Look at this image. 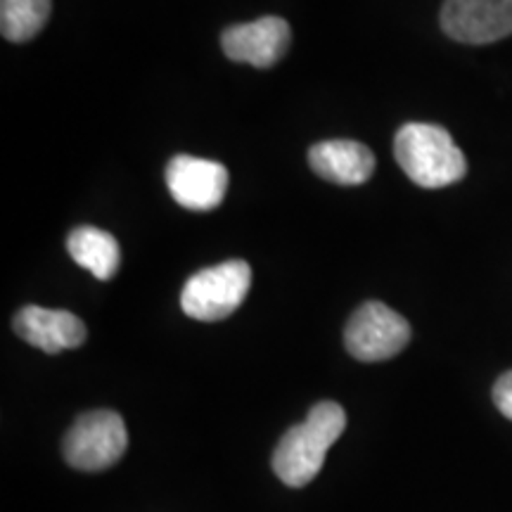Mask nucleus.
<instances>
[{
  "instance_id": "1",
  "label": "nucleus",
  "mask_w": 512,
  "mask_h": 512,
  "mask_svg": "<svg viewBox=\"0 0 512 512\" xmlns=\"http://www.w3.org/2000/svg\"><path fill=\"white\" fill-rule=\"evenodd\" d=\"M347 427V413L335 401H320L302 425H294L273 453V470L292 489H302L318 477L332 444Z\"/></svg>"
},
{
  "instance_id": "2",
  "label": "nucleus",
  "mask_w": 512,
  "mask_h": 512,
  "mask_svg": "<svg viewBox=\"0 0 512 512\" xmlns=\"http://www.w3.org/2000/svg\"><path fill=\"white\" fill-rule=\"evenodd\" d=\"M394 157L420 188H446L467 174V159L451 133L437 124H406L394 138Z\"/></svg>"
},
{
  "instance_id": "3",
  "label": "nucleus",
  "mask_w": 512,
  "mask_h": 512,
  "mask_svg": "<svg viewBox=\"0 0 512 512\" xmlns=\"http://www.w3.org/2000/svg\"><path fill=\"white\" fill-rule=\"evenodd\" d=\"M249 287H252V268L247 261H223L219 266L192 275L181 292V309L185 316L214 323L240 309Z\"/></svg>"
},
{
  "instance_id": "4",
  "label": "nucleus",
  "mask_w": 512,
  "mask_h": 512,
  "mask_svg": "<svg viewBox=\"0 0 512 512\" xmlns=\"http://www.w3.org/2000/svg\"><path fill=\"white\" fill-rule=\"evenodd\" d=\"M124 418L114 411L83 413L64 437V460L81 472H100L119 463L126 453Z\"/></svg>"
},
{
  "instance_id": "5",
  "label": "nucleus",
  "mask_w": 512,
  "mask_h": 512,
  "mask_svg": "<svg viewBox=\"0 0 512 512\" xmlns=\"http://www.w3.org/2000/svg\"><path fill=\"white\" fill-rule=\"evenodd\" d=\"M411 342L408 320L382 302H366L349 318L344 330L347 351L363 363L387 361Z\"/></svg>"
},
{
  "instance_id": "6",
  "label": "nucleus",
  "mask_w": 512,
  "mask_h": 512,
  "mask_svg": "<svg viewBox=\"0 0 512 512\" xmlns=\"http://www.w3.org/2000/svg\"><path fill=\"white\" fill-rule=\"evenodd\" d=\"M441 29L470 46L501 41L512 36V0H444Z\"/></svg>"
},
{
  "instance_id": "7",
  "label": "nucleus",
  "mask_w": 512,
  "mask_h": 512,
  "mask_svg": "<svg viewBox=\"0 0 512 512\" xmlns=\"http://www.w3.org/2000/svg\"><path fill=\"white\" fill-rule=\"evenodd\" d=\"M166 188L181 207L209 211L219 207L226 197L228 171L211 159L178 155L166 164Z\"/></svg>"
},
{
  "instance_id": "8",
  "label": "nucleus",
  "mask_w": 512,
  "mask_h": 512,
  "mask_svg": "<svg viewBox=\"0 0 512 512\" xmlns=\"http://www.w3.org/2000/svg\"><path fill=\"white\" fill-rule=\"evenodd\" d=\"M292 29L283 17H261L256 22L233 24L223 31L221 46L228 60L268 69L290 50Z\"/></svg>"
},
{
  "instance_id": "9",
  "label": "nucleus",
  "mask_w": 512,
  "mask_h": 512,
  "mask_svg": "<svg viewBox=\"0 0 512 512\" xmlns=\"http://www.w3.org/2000/svg\"><path fill=\"white\" fill-rule=\"evenodd\" d=\"M12 328L24 342L46 354L81 347L88 337L83 320L72 311L43 309V306H24L12 320Z\"/></svg>"
},
{
  "instance_id": "10",
  "label": "nucleus",
  "mask_w": 512,
  "mask_h": 512,
  "mask_svg": "<svg viewBox=\"0 0 512 512\" xmlns=\"http://www.w3.org/2000/svg\"><path fill=\"white\" fill-rule=\"evenodd\" d=\"M309 164L323 181L361 185L375 174V155L356 140H323L309 150Z\"/></svg>"
},
{
  "instance_id": "11",
  "label": "nucleus",
  "mask_w": 512,
  "mask_h": 512,
  "mask_svg": "<svg viewBox=\"0 0 512 512\" xmlns=\"http://www.w3.org/2000/svg\"><path fill=\"white\" fill-rule=\"evenodd\" d=\"M72 259L98 280H112L121 266L119 242L107 230L95 226L74 228L67 238Z\"/></svg>"
},
{
  "instance_id": "12",
  "label": "nucleus",
  "mask_w": 512,
  "mask_h": 512,
  "mask_svg": "<svg viewBox=\"0 0 512 512\" xmlns=\"http://www.w3.org/2000/svg\"><path fill=\"white\" fill-rule=\"evenodd\" d=\"M53 0H0V31L12 43L41 34L50 19Z\"/></svg>"
},
{
  "instance_id": "13",
  "label": "nucleus",
  "mask_w": 512,
  "mask_h": 512,
  "mask_svg": "<svg viewBox=\"0 0 512 512\" xmlns=\"http://www.w3.org/2000/svg\"><path fill=\"white\" fill-rule=\"evenodd\" d=\"M494 403L505 418L512 420V370L501 375L494 384Z\"/></svg>"
}]
</instances>
